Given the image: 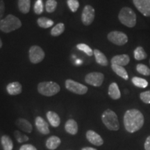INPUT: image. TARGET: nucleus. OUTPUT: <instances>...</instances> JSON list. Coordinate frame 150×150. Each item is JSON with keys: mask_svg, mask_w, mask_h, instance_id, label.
<instances>
[{"mask_svg": "<svg viewBox=\"0 0 150 150\" xmlns=\"http://www.w3.org/2000/svg\"><path fill=\"white\" fill-rule=\"evenodd\" d=\"M144 116L140 110L129 109L124 115V125L129 133H134L142 128L144 125Z\"/></svg>", "mask_w": 150, "mask_h": 150, "instance_id": "1", "label": "nucleus"}, {"mask_svg": "<svg viewBox=\"0 0 150 150\" xmlns=\"http://www.w3.org/2000/svg\"><path fill=\"white\" fill-rule=\"evenodd\" d=\"M22 22L16 16L9 14L0 21V31L4 33H11L20 29Z\"/></svg>", "mask_w": 150, "mask_h": 150, "instance_id": "2", "label": "nucleus"}, {"mask_svg": "<svg viewBox=\"0 0 150 150\" xmlns=\"http://www.w3.org/2000/svg\"><path fill=\"white\" fill-rule=\"evenodd\" d=\"M118 19L122 24L127 27L132 28L136 24V14L131 8L124 7L118 15Z\"/></svg>", "mask_w": 150, "mask_h": 150, "instance_id": "3", "label": "nucleus"}, {"mask_svg": "<svg viewBox=\"0 0 150 150\" xmlns=\"http://www.w3.org/2000/svg\"><path fill=\"white\" fill-rule=\"evenodd\" d=\"M102 120L106 128L111 131H117L120 129V123L117 115L114 111L107 109L103 112Z\"/></svg>", "mask_w": 150, "mask_h": 150, "instance_id": "4", "label": "nucleus"}, {"mask_svg": "<svg viewBox=\"0 0 150 150\" xmlns=\"http://www.w3.org/2000/svg\"><path fill=\"white\" fill-rule=\"evenodd\" d=\"M60 91V86L54 81H42L38 85V93L46 97L54 96L59 93Z\"/></svg>", "mask_w": 150, "mask_h": 150, "instance_id": "5", "label": "nucleus"}, {"mask_svg": "<svg viewBox=\"0 0 150 150\" xmlns=\"http://www.w3.org/2000/svg\"><path fill=\"white\" fill-rule=\"evenodd\" d=\"M45 56V52L40 47L33 45L29 49V61L33 64H37L43 61Z\"/></svg>", "mask_w": 150, "mask_h": 150, "instance_id": "6", "label": "nucleus"}, {"mask_svg": "<svg viewBox=\"0 0 150 150\" xmlns=\"http://www.w3.org/2000/svg\"><path fill=\"white\" fill-rule=\"evenodd\" d=\"M65 85L67 90L77 95H85L88 90L87 86L72 79H67Z\"/></svg>", "mask_w": 150, "mask_h": 150, "instance_id": "7", "label": "nucleus"}, {"mask_svg": "<svg viewBox=\"0 0 150 150\" xmlns=\"http://www.w3.org/2000/svg\"><path fill=\"white\" fill-rule=\"evenodd\" d=\"M108 40L110 42L118 46H122L128 42V37L125 33L118 31H113L108 34Z\"/></svg>", "mask_w": 150, "mask_h": 150, "instance_id": "8", "label": "nucleus"}, {"mask_svg": "<svg viewBox=\"0 0 150 150\" xmlns=\"http://www.w3.org/2000/svg\"><path fill=\"white\" fill-rule=\"evenodd\" d=\"M104 79V75L101 72H93L88 73L85 76V81L89 85L99 87L102 85Z\"/></svg>", "mask_w": 150, "mask_h": 150, "instance_id": "9", "label": "nucleus"}, {"mask_svg": "<svg viewBox=\"0 0 150 150\" xmlns=\"http://www.w3.org/2000/svg\"><path fill=\"white\" fill-rule=\"evenodd\" d=\"M95 17V11L92 6L86 5L81 14V21L85 26H89L93 23Z\"/></svg>", "mask_w": 150, "mask_h": 150, "instance_id": "10", "label": "nucleus"}, {"mask_svg": "<svg viewBox=\"0 0 150 150\" xmlns=\"http://www.w3.org/2000/svg\"><path fill=\"white\" fill-rule=\"evenodd\" d=\"M133 2L144 16L150 17V0H133Z\"/></svg>", "mask_w": 150, "mask_h": 150, "instance_id": "11", "label": "nucleus"}, {"mask_svg": "<svg viewBox=\"0 0 150 150\" xmlns=\"http://www.w3.org/2000/svg\"><path fill=\"white\" fill-rule=\"evenodd\" d=\"M35 125L38 131L41 134L47 135L50 134V129H49L48 123L42 117L38 116V117H35Z\"/></svg>", "mask_w": 150, "mask_h": 150, "instance_id": "12", "label": "nucleus"}, {"mask_svg": "<svg viewBox=\"0 0 150 150\" xmlns=\"http://www.w3.org/2000/svg\"><path fill=\"white\" fill-rule=\"evenodd\" d=\"M86 138L91 143L94 145L101 146L104 144V140L95 131L93 130H88L86 132Z\"/></svg>", "mask_w": 150, "mask_h": 150, "instance_id": "13", "label": "nucleus"}, {"mask_svg": "<svg viewBox=\"0 0 150 150\" xmlns=\"http://www.w3.org/2000/svg\"><path fill=\"white\" fill-rule=\"evenodd\" d=\"M130 61V58L127 54H121V55H116L111 59L110 63L111 65H120V66H125L129 64Z\"/></svg>", "mask_w": 150, "mask_h": 150, "instance_id": "14", "label": "nucleus"}, {"mask_svg": "<svg viewBox=\"0 0 150 150\" xmlns=\"http://www.w3.org/2000/svg\"><path fill=\"white\" fill-rule=\"evenodd\" d=\"M6 91L9 95H18L22 91V86L18 81H13L9 83L6 86Z\"/></svg>", "mask_w": 150, "mask_h": 150, "instance_id": "15", "label": "nucleus"}, {"mask_svg": "<svg viewBox=\"0 0 150 150\" xmlns=\"http://www.w3.org/2000/svg\"><path fill=\"white\" fill-rule=\"evenodd\" d=\"M16 124L18 128H20L24 132L28 133V134L31 133L33 130V127L31 124L24 118H18L16 122Z\"/></svg>", "mask_w": 150, "mask_h": 150, "instance_id": "16", "label": "nucleus"}, {"mask_svg": "<svg viewBox=\"0 0 150 150\" xmlns=\"http://www.w3.org/2000/svg\"><path fill=\"white\" fill-rule=\"evenodd\" d=\"M65 130L67 134L70 135H76L78 132L77 122L73 119H70L66 122L65 125Z\"/></svg>", "mask_w": 150, "mask_h": 150, "instance_id": "17", "label": "nucleus"}, {"mask_svg": "<svg viewBox=\"0 0 150 150\" xmlns=\"http://www.w3.org/2000/svg\"><path fill=\"white\" fill-rule=\"evenodd\" d=\"M108 95L114 100H117L121 97V93L118 85L115 82L112 83L108 87Z\"/></svg>", "mask_w": 150, "mask_h": 150, "instance_id": "18", "label": "nucleus"}, {"mask_svg": "<svg viewBox=\"0 0 150 150\" xmlns=\"http://www.w3.org/2000/svg\"><path fill=\"white\" fill-rule=\"evenodd\" d=\"M61 140L58 136H53L50 137L46 141V147L50 150H54L57 149L61 145Z\"/></svg>", "mask_w": 150, "mask_h": 150, "instance_id": "19", "label": "nucleus"}, {"mask_svg": "<svg viewBox=\"0 0 150 150\" xmlns=\"http://www.w3.org/2000/svg\"><path fill=\"white\" fill-rule=\"evenodd\" d=\"M47 118L50 122V125L53 127H58L61 124V119L59 115L54 111H48L47 112Z\"/></svg>", "mask_w": 150, "mask_h": 150, "instance_id": "20", "label": "nucleus"}, {"mask_svg": "<svg viewBox=\"0 0 150 150\" xmlns=\"http://www.w3.org/2000/svg\"><path fill=\"white\" fill-rule=\"evenodd\" d=\"M94 55H95V60L99 65H102V66H107L108 65V61L106 56L103 54L102 52L99 51V50H94L93 51Z\"/></svg>", "mask_w": 150, "mask_h": 150, "instance_id": "21", "label": "nucleus"}, {"mask_svg": "<svg viewBox=\"0 0 150 150\" xmlns=\"http://www.w3.org/2000/svg\"><path fill=\"white\" fill-rule=\"evenodd\" d=\"M111 68L113 70V72L116 74H117L119 76H120V77L124 79L125 80L129 79L128 73H127V70H125V68L124 67L120 66V65H111Z\"/></svg>", "mask_w": 150, "mask_h": 150, "instance_id": "22", "label": "nucleus"}, {"mask_svg": "<svg viewBox=\"0 0 150 150\" xmlns=\"http://www.w3.org/2000/svg\"><path fill=\"white\" fill-rule=\"evenodd\" d=\"M19 11L23 14H27L31 8V0H18Z\"/></svg>", "mask_w": 150, "mask_h": 150, "instance_id": "23", "label": "nucleus"}, {"mask_svg": "<svg viewBox=\"0 0 150 150\" xmlns=\"http://www.w3.org/2000/svg\"><path fill=\"white\" fill-rule=\"evenodd\" d=\"M1 143L4 150H13V142L11 138L7 135H4L1 138Z\"/></svg>", "mask_w": 150, "mask_h": 150, "instance_id": "24", "label": "nucleus"}, {"mask_svg": "<svg viewBox=\"0 0 150 150\" xmlns=\"http://www.w3.org/2000/svg\"><path fill=\"white\" fill-rule=\"evenodd\" d=\"M37 24L39 27L42 29H47L54 25V21L46 17H41L37 20Z\"/></svg>", "mask_w": 150, "mask_h": 150, "instance_id": "25", "label": "nucleus"}, {"mask_svg": "<svg viewBox=\"0 0 150 150\" xmlns=\"http://www.w3.org/2000/svg\"><path fill=\"white\" fill-rule=\"evenodd\" d=\"M147 54L142 47H138L134 50V58L137 61H142L147 59Z\"/></svg>", "mask_w": 150, "mask_h": 150, "instance_id": "26", "label": "nucleus"}, {"mask_svg": "<svg viewBox=\"0 0 150 150\" xmlns=\"http://www.w3.org/2000/svg\"><path fill=\"white\" fill-rule=\"evenodd\" d=\"M65 24L63 23H59L52 28L51 30V35L54 37H57L61 35L65 31Z\"/></svg>", "mask_w": 150, "mask_h": 150, "instance_id": "27", "label": "nucleus"}, {"mask_svg": "<svg viewBox=\"0 0 150 150\" xmlns=\"http://www.w3.org/2000/svg\"><path fill=\"white\" fill-rule=\"evenodd\" d=\"M132 83L136 87L141 88H145L148 86V82L147 80L145 79L137 77V76H134V77L132 78Z\"/></svg>", "mask_w": 150, "mask_h": 150, "instance_id": "28", "label": "nucleus"}, {"mask_svg": "<svg viewBox=\"0 0 150 150\" xmlns=\"http://www.w3.org/2000/svg\"><path fill=\"white\" fill-rule=\"evenodd\" d=\"M57 1L56 0H47L45 4L46 11L49 13H54L57 8Z\"/></svg>", "mask_w": 150, "mask_h": 150, "instance_id": "29", "label": "nucleus"}, {"mask_svg": "<svg viewBox=\"0 0 150 150\" xmlns=\"http://www.w3.org/2000/svg\"><path fill=\"white\" fill-rule=\"evenodd\" d=\"M76 48L80 51L83 52L88 56H92L94 54L93 50L88 45L84 44V43H79V44L76 45Z\"/></svg>", "mask_w": 150, "mask_h": 150, "instance_id": "30", "label": "nucleus"}, {"mask_svg": "<svg viewBox=\"0 0 150 150\" xmlns=\"http://www.w3.org/2000/svg\"><path fill=\"white\" fill-rule=\"evenodd\" d=\"M136 70L138 73L142 75H145V76H149L150 75V69L147 65L142 64V63L137 65Z\"/></svg>", "mask_w": 150, "mask_h": 150, "instance_id": "31", "label": "nucleus"}, {"mask_svg": "<svg viewBox=\"0 0 150 150\" xmlns=\"http://www.w3.org/2000/svg\"><path fill=\"white\" fill-rule=\"evenodd\" d=\"M33 11H34L35 13L37 15L42 13L43 11H44V5H43L42 0H37L35 1L34 7H33Z\"/></svg>", "mask_w": 150, "mask_h": 150, "instance_id": "32", "label": "nucleus"}, {"mask_svg": "<svg viewBox=\"0 0 150 150\" xmlns=\"http://www.w3.org/2000/svg\"><path fill=\"white\" fill-rule=\"evenodd\" d=\"M14 136L16 137L17 141L20 142V143H22V142H27L29 140V137L26 136V135L22 134L20 131H19L18 130L15 131Z\"/></svg>", "mask_w": 150, "mask_h": 150, "instance_id": "33", "label": "nucleus"}, {"mask_svg": "<svg viewBox=\"0 0 150 150\" xmlns=\"http://www.w3.org/2000/svg\"><path fill=\"white\" fill-rule=\"evenodd\" d=\"M67 4L69 8L73 13L76 12L78 8H79V2L78 1V0H67Z\"/></svg>", "mask_w": 150, "mask_h": 150, "instance_id": "34", "label": "nucleus"}, {"mask_svg": "<svg viewBox=\"0 0 150 150\" xmlns=\"http://www.w3.org/2000/svg\"><path fill=\"white\" fill-rule=\"evenodd\" d=\"M140 98L145 104H150V91L140 93Z\"/></svg>", "mask_w": 150, "mask_h": 150, "instance_id": "35", "label": "nucleus"}, {"mask_svg": "<svg viewBox=\"0 0 150 150\" xmlns=\"http://www.w3.org/2000/svg\"><path fill=\"white\" fill-rule=\"evenodd\" d=\"M5 12V3L3 0H0V21L2 20Z\"/></svg>", "mask_w": 150, "mask_h": 150, "instance_id": "36", "label": "nucleus"}, {"mask_svg": "<svg viewBox=\"0 0 150 150\" xmlns=\"http://www.w3.org/2000/svg\"><path fill=\"white\" fill-rule=\"evenodd\" d=\"M19 150H37L36 147L31 144H25L22 145Z\"/></svg>", "mask_w": 150, "mask_h": 150, "instance_id": "37", "label": "nucleus"}, {"mask_svg": "<svg viewBox=\"0 0 150 150\" xmlns=\"http://www.w3.org/2000/svg\"><path fill=\"white\" fill-rule=\"evenodd\" d=\"M145 150H150V136L146 139L145 142Z\"/></svg>", "mask_w": 150, "mask_h": 150, "instance_id": "38", "label": "nucleus"}, {"mask_svg": "<svg viewBox=\"0 0 150 150\" xmlns=\"http://www.w3.org/2000/svg\"><path fill=\"white\" fill-rule=\"evenodd\" d=\"M81 150H97V149H95V148H93V147H83V148H82Z\"/></svg>", "mask_w": 150, "mask_h": 150, "instance_id": "39", "label": "nucleus"}, {"mask_svg": "<svg viewBox=\"0 0 150 150\" xmlns=\"http://www.w3.org/2000/svg\"><path fill=\"white\" fill-rule=\"evenodd\" d=\"M3 45V42H2V40H1V39L0 38V48H1V47Z\"/></svg>", "mask_w": 150, "mask_h": 150, "instance_id": "40", "label": "nucleus"}, {"mask_svg": "<svg viewBox=\"0 0 150 150\" xmlns=\"http://www.w3.org/2000/svg\"><path fill=\"white\" fill-rule=\"evenodd\" d=\"M149 64H150V60H149Z\"/></svg>", "mask_w": 150, "mask_h": 150, "instance_id": "41", "label": "nucleus"}]
</instances>
